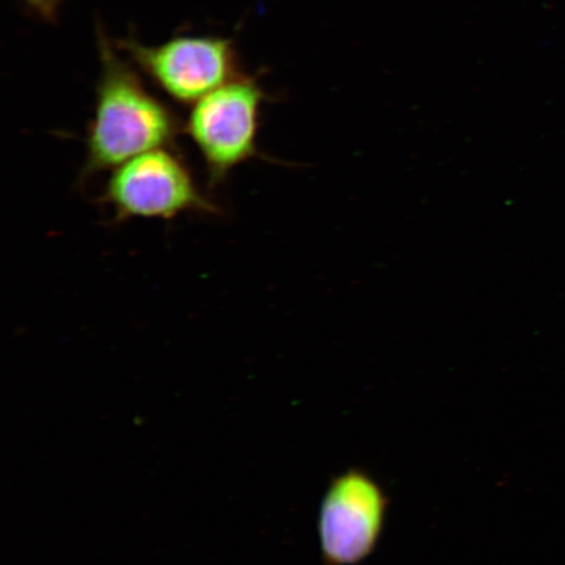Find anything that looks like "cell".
Wrapping results in <instances>:
<instances>
[{
    "mask_svg": "<svg viewBox=\"0 0 565 565\" xmlns=\"http://www.w3.org/2000/svg\"><path fill=\"white\" fill-rule=\"evenodd\" d=\"M96 34L102 70L94 116L87 127L82 183L141 153L174 147L183 132V124L171 106L147 88L137 70L115 51L100 25Z\"/></svg>",
    "mask_w": 565,
    "mask_h": 565,
    "instance_id": "6da1fadb",
    "label": "cell"
},
{
    "mask_svg": "<svg viewBox=\"0 0 565 565\" xmlns=\"http://www.w3.org/2000/svg\"><path fill=\"white\" fill-rule=\"evenodd\" d=\"M267 98L258 77L243 73L192 105L183 132L200 152L212 189L263 154L257 139Z\"/></svg>",
    "mask_w": 565,
    "mask_h": 565,
    "instance_id": "7a4b0ae2",
    "label": "cell"
},
{
    "mask_svg": "<svg viewBox=\"0 0 565 565\" xmlns=\"http://www.w3.org/2000/svg\"><path fill=\"white\" fill-rule=\"evenodd\" d=\"M100 201L117 222L221 214V209L198 186L192 169L175 147L157 148L113 169Z\"/></svg>",
    "mask_w": 565,
    "mask_h": 565,
    "instance_id": "3957f363",
    "label": "cell"
},
{
    "mask_svg": "<svg viewBox=\"0 0 565 565\" xmlns=\"http://www.w3.org/2000/svg\"><path fill=\"white\" fill-rule=\"evenodd\" d=\"M118 46L162 94L183 105L243 74L235 44L218 35L180 34L157 46L130 38Z\"/></svg>",
    "mask_w": 565,
    "mask_h": 565,
    "instance_id": "277c9868",
    "label": "cell"
},
{
    "mask_svg": "<svg viewBox=\"0 0 565 565\" xmlns=\"http://www.w3.org/2000/svg\"><path fill=\"white\" fill-rule=\"evenodd\" d=\"M388 500L369 471L350 469L328 487L318 514L324 565H358L374 553L383 535Z\"/></svg>",
    "mask_w": 565,
    "mask_h": 565,
    "instance_id": "5b68a950",
    "label": "cell"
},
{
    "mask_svg": "<svg viewBox=\"0 0 565 565\" xmlns=\"http://www.w3.org/2000/svg\"><path fill=\"white\" fill-rule=\"evenodd\" d=\"M34 17L55 23L63 0H20Z\"/></svg>",
    "mask_w": 565,
    "mask_h": 565,
    "instance_id": "8992f818",
    "label": "cell"
}]
</instances>
